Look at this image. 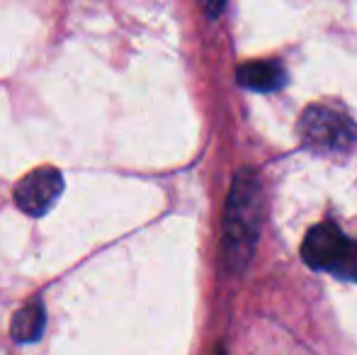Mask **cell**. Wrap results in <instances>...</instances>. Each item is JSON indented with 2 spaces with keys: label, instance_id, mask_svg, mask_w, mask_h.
<instances>
[{
  "label": "cell",
  "instance_id": "cell-2",
  "mask_svg": "<svg viewBox=\"0 0 357 355\" xmlns=\"http://www.w3.org/2000/svg\"><path fill=\"white\" fill-rule=\"evenodd\" d=\"M301 258L314 270L340 280H357V241L345 236L335 224H319L306 234Z\"/></svg>",
  "mask_w": 357,
  "mask_h": 355
},
{
  "label": "cell",
  "instance_id": "cell-1",
  "mask_svg": "<svg viewBox=\"0 0 357 355\" xmlns=\"http://www.w3.org/2000/svg\"><path fill=\"white\" fill-rule=\"evenodd\" d=\"M263 185L253 171H238L231 183L224 212L221 256L231 273H243L255 251V241L263 222Z\"/></svg>",
  "mask_w": 357,
  "mask_h": 355
},
{
  "label": "cell",
  "instance_id": "cell-7",
  "mask_svg": "<svg viewBox=\"0 0 357 355\" xmlns=\"http://www.w3.org/2000/svg\"><path fill=\"white\" fill-rule=\"evenodd\" d=\"M199 5H202V10L209 17H216V15H221V10L226 8V0H199Z\"/></svg>",
  "mask_w": 357,
  "mask_h": 355
},
{
  "label": "cell",
  "instance_id": "cell-5",
  "mask_svg": "<svg viewBox=\"0 0 357 355\" xmlns=\"http://www.w3.org/2000/svg\"><path fill=\"white\" fill-rule=\"evenodd\" d=\"M238 83L248 90H258V93H273L280 90L287 83V73L280 63L270 61H250L238 68Z\"/></svg>",
  "mask_w": 357,
  "mask_h": 355
},
{
  "label": "cell",
  "instance_id": "cell-3",
  "mask_svg": "<svg viewBox=\"0 0 357 355\" xmlns=\"http://www.w3.org/2000/svg\"><path fill=\"white\" fill-rule=\"evenodd\" d=\"M299 139L306 149L319 153L350 151L357 142V124L345 112L326 105H311L299 117Z\"/></svg>",
  "mask_w": 357,
  "mask_h": 355
},
{
  "label": "cell",
  "instance_id": "cell-4",
  "mask_svg": "<svg viewBox=\"0 0 357 355\" xmlns=\"http://www.w3.org/2000/svg\"><path fill=\"white\" fill-rule=\"evenodd\" d=\"M63 192V176L59 168L42 166L27 173L15 188V204L29 217H44Z\"/></svg>",
  "mask_w": 357,
  "mask_h": 355
},
{
  "label": "cell",
  "instance_id": "cell-6",
  "mask_svg": "<svg viewBox=\"0 0 357 355\" xmlns=\"http://www.w3.org/2000/svg\"><path fill=\"white\" fill-rule=\"evenodd\" d=\"M44 326H47V312H44V304L39 302V299H32V302L24 304V307L13 317L10 333H13L15 341L32 343L42 336Z\"/></svg>",
  "mask_w": 357,
  "mask_h": 355
}]
</instances>
